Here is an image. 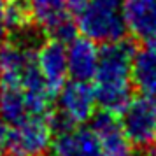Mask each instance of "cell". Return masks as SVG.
Instances as JSON below:
<instances>
[{
	"instance_id": "obj_13",
	"label": "cell",
	"mask_w": 156,
	"mask_h": 156,
	"mask_svg": "<svg viewBox=\"0 0 156 156\" xmlns=\"http://www.w3.org/2000/svg\"><path fill=\"white\" fill-rule=\"evenodd\" d=\"M132 83L142 95L156 97V48L146 46L135 49L132 58Z\"/></svg>"
},
{
	"instance_id": "obj_11",
	"label": "cell",
	"mask_w": 156,
	"mask_h": 156,
	"mask_svg": "<svg viewBox=\"0 0 156 156\" xmlns=\"http://www.w3.org/2000/svg\"><path fill=\"white\" fill-rule=\"evenodd\" d=\"M100 49L97 42L86 37H74L67 44L69 77L76 81H91L98 67Z\"/></svg>"
},
{
	"instance_id": "obj_21",
	"label": "cell",
	"mask_w": 156,
	"mask_h": 156,
	"mask_svg": "<svg viewBox=\"0 0 156 156\" xmlns=\"http://www.w3.org/2000/svg\"><path fill=\"white\" fill-rule=\"evenodd\" d=\"M11 156H12V154H11Z\"/></svg>"
},
{
	"instance_id": "obj_18",
	"label": "cell",
	"mask_w": 156,
	"mask_h": 156,
	"mask_svg": "<svg viewBox=\"0 0 156 156\" xmlns=\"http://www.w3.org/2000/svg\"><path fill=\"white\" fill-rule=\"evenodd\" d=\"M147 44H149V46H153V48H156V34H154V35H153V37H151V39L147 41Z\"/></svg>"
},
{
	"instance_id": "obj_8",
	"label": "cell",
	"mask_w": 156,
	"mask_h": 156,
	"mask_svg": "<svg viewBox=\"0 0 156 156\" xmlns=\"http://www.w3.org/2000/svg\"><path fill=\"white\" fill-rule=\"evenodd\" d=\"M51 151L53 156H105L93 128L84 125L58 130Z\"/></svg>"
},
{
	"instance_id": "obj_12",
	"label": "cell",
	"mask_w": 156,
	"mask_h": 156,
	"mask_svg": "<svg viewBox=\"0 0 156 156\" xmlns=\"http://www.w3.org/2000/svg\"><path fill=\"white\" fill-rule=\"evenodd\" d=\"M126 32L147 42L156 34V0H123Z\"/></svg>"
},
{
	"instance_id": "obj_5",
	"label": "cell",
	"mask_w": 156,
	"mask_h": 156,
	"mask_svg": "<svg viewBox=\"0 0 156 156\" xmlns=\"http://www.w3.org/2000/svg\"><path fill=\"white\" fill-rule=\"evenodd\" d=\"M121 126L135 149L156 147V97H132L119 112Z\"/></svg>"
},
{
	"instance_id": "obj_4",
	"label": "cell",
	"mask_w": 156,
	"mask_h": 156,
	"mask_svg": "<svg viewBox=\"0 0 156 156\" xmlns=\"http://www.w3.org/2000/svg\"><path fill=\"white\" fill-rule=\"evenodd\" d=\"M55 128L49 116L30 114L4 130V147L12 156H44L53 146Z\"/></svg>"
},
{
	"instance_id": "obj_16",
	"label": "cell",
	"mask_w": 156,
	"mask_h": 156,
	"mask_svg": "<svg viewBox=\"0 0 156 156\" xmlns=\"http://www.w3.org/2000/svg\"><path fill=\"white\" fill-rule=\"evenodd\" d=\"M5 5H7V0H0V21H2L4 12H5Z\"/></svg>"
},
{
	"instance_id": "obj_20",
	"label": "cell",
	"mask_w": 156,
	"mask_h": 156,
	"mask_svg": "<svg viewBox=\"0 0 156 156\" xmlns=\"http://www.w3.org/2000/svg\"><path fill=\"white\" fill-rule=\"evenodd\" d=\"M151 156H156V147H154V153H153V154H151Z\"/></svg>"
},
{
	"instance_id": "obj_7",
	"label": "cell",
	"mask_w": 156,
	"mask_h": 156,
	"mask_svg": "<svg viewBox=\"0 0 156 156\" xmlns=\"http://www.w3.org/2000/svg\"><path fill=\"white\" fill-rule=\"evenodd\" d=\"M35 51L27 44H5L0 48V84L21 88L30 77L39 74Z\"/></svg>"
},
{
	"instance_id": "obj_15",
	"label": "cell",
	"mask_w": 156,
	"mask_h": 156,
	"mask_svg": "<svg viewBox=\"0 0 156 156\" xmlns=\"http://www.w3.org/2000/svg\"><path fill=\"white\" fill-rule=\"evenodd\" d=\"M5 42V28H4V25H0V48L4 46Z\"/></svg>"
},
{
	"instance_id": "obj_19",
	"label": "cell",
	"mask_w": 156,
	"mask_h": 156,
	"mask_svg": "<svg viewBox=\"0 0 156 156\" xmlns=\"http://www.w3.org/2000/svg\"><path fill=\"white\" fill-rule=\"evenodd\" d=\"M9 2H27V0H9Z\"/></svg>"
},
{
	"instance_id": "obj_10",
	"label": "cell",
	"mask_w": 156,
	"mask_h": 156,
	"mask_svg": "<svg viewBox=\"0 0 156 156\" xmlns=\"http://www.w3.org/2000/svg\"><path fill=\"white\" fill-rule=\"evenodd\" d=\"M91 128L98 137L105 156H135V146L125 133L116 114L107 111L95 114L91 118Z\"/></svg>"
},
{
	"instance_id": "obj_14",
	"label": "cell",
	"mask_w": 156,
	"mask_h": 156,
	"mask_svg": "<svg viewBox=\"0 0 156 156\" xmlns=\"http://www.w3.org/2000/svg\"><path fill=\"white\" fill-rule=\"evenodd\" d=\"M27 95L20 86L0 84V123L11 126L30 116Z\"/></svg>"
},
{
	"instance_id": "obj_3",
	"label": "cell",
	"mask_w": 156,
	"mask_h": 156,
	"mask_svg": "<svg viewBox=\"0 0 156 156\" xmlns=\"http://www.w3.org/2000/svg\"><path fill=\"white\" fill-rule=\"evenodd\" d=\"M56 116L53 118L55 133L58 130L69 126L84 125L95 116L97 111V97L90 81H67L55 95Z\"/></svg>"
},
{
	"instance_id": "obj_17",
	"label": "cell",
	"mask_w": 156,
	"mask_h": 156,
	"mask_svg": "<svg viewBox=\"0 0 156 156\" xmlns=\"http://www.w3.org/2000/svg\"><path fill=\"white\" fill-rule=\"evenodd\" d=\"M4 147V126H2V123H0V149Z\"/></svg>"
},
{
	"instance_id": "obj_9",
	"label": "cell",
	"mask_w": 156,
	"mask_h": 156,
	"mask_svg": "<svg viewBox=\"0 0 156 156\" xmlns=\"http://www.w3.org/2000/svg\"><path fill=\"white\" fill-rule=\"evenodd\" d=\"M35 60L44 81L48 83V86L53 91L56 93L67 83V77H69L67 44L58 41V39L46 41L35 51Z\"/></svg>"
},
{
	"instance_id": "obj_2",
	"label": "cell",
	"mask_w": 156,
	"mask_h": 156,
	"mask_svg": "<svg viewBox=\"0 0 156 156\" xmlns=\"http://www.w3.org/2000/svg\"><path fill=\"white\" fill-rule=\"evenodd\" d=\"M76 28L97 44H111L125 39L123 0H86L74 12Z\"/></svg>"
},
{
	"instance_id": "obj_6",
	"label": "cell",
	"mask_w": 156,
	"mask_h": 156,
	"mask_svg": "<svg viewBox=\"0 0 156 156\" xmlns=\"http://www.w3.org/2000/svg\"><path fill=\"white\" fill-rule=\"evenodd\" d=\"M30 18L49 32L53 39L69 42L76 37V23L70 20L69 0H27Z\"/></svg>"
},
{
	"instance_id": "obj_1",
	"label": "cell",
	"mask_w": 156,
	"mask_h": 156,
	"mask_svg": "<svg viewBox=\"0 0 156 156\" xmlns=\"http://www.w3.org/2000/svg\"><path fill=\"white\" fill-rule=\"evenodd\" d=\"M135 48L125 39L104 44L100 49L98 67L93 76V90L104 111L119 114L132 98V58Z\"/></svg>"
}]
</instances>
